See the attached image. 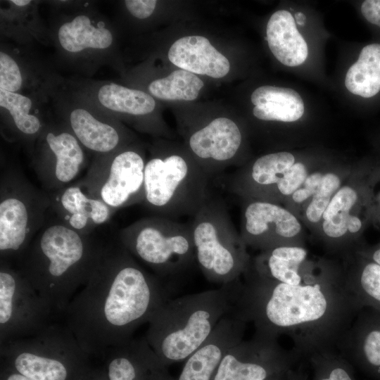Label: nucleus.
<instances>
[{
	"mask_svg": "<svg viewBox=\"0 0 380 380\" xmlns=\"http://www.w3.org/2000/svg\"><path fill=\"white\" fill-rule=\"evenodd\" d=\"M172 296L118 239L108 241L87 283L66 308L64 324L84 352L101 360L133 338Z\"/></svg>",
	"mask_w": 380,
	"mask_h": 380,
	"instance_id": "f257e3e1",
	"label": "nucleus"
},
{
	"mask_svg": "<svg viewBox=\"0 0 380 380\" xmlns=\"http://www.w3.org/2000/svg\"><path fill=\"white\" fill-rule=\"evenodd\" d=\"M106 242L95 232L85 234L71 229L49 213L14 266L58 317L87 283Z\"/></svg>",
	"mask_w": 380,
	"mask_h": 380,
	"instance_id": "f03ea898",
	"label": "nucleus"
},
{
	"mask_svg": "<svg viewBox=\"0 0 380 380\" xmlns=\"http://www.w3.org/2000/svg\"><path fill=\"white\" fill-rule=\"evenodd\" d=\"M236 280L219 289L166 301L149 321L145 337L167 366L185 361L233 311Z\"/></svg>",
	"mask_w": 380,
	"mask_h": 380,
	"instance_id": "7ed1b4c3",
	"label": "nucleus"
},
{
	"mask_svg": "<svg viewBox=\"0 0 380 380\" xmlns=\"http://www.w3.org/2000/svg\"><path fill=\"white\" fill-rule=\"evenodd\" d=\"M118 239L172 295L197 265L190 224L160 215L146 217L121 229Z\"/></svg>",
	"mask_w": 380,
	"mask_h": 380,
	"instance_id": "20e7f679",
	"label": "nucleus"
},
{
	"mask_svg": "<svg viewBox=\"0 0 380 380\" xmlns=\"http://www.w3.org/2000/svg\"><path fill=\"white\" fill-rule=\"evenodd\" d=\"M154 148L146 162L144 199L155 215L193 217L212 194L209 177L189 153Z\"/></svg>",
	"mask_w": 380,
	"mask_h": 380,
	"instance_id": "39448f33",
	"label": "nucleus"
},
{
	"mask_svg": "<svg viewBox=\"0 0 380 380\" xmlns=\"http://www.w3.org/2000/svg\"><path fill=\"white\" fill-rule=\"evenodd\" d=\"M1 365L32 380H80L91 357L65 324L51 323L37 334L0 345Z\"/></svg>",
	"mask_w": 380,
	"mask_h": 380,
	"instance_id": "423d86ee",
	"label": "nucleus"
},
{
	"mask_svg": "<svg viewBox=\"0 0 380 380\" xmlns=\"http://www.w3.org/2000/svg\"><path fill=\"white\" fill-rule=\"evenodd\" d=\"M49 208L47 191L18 167L1 160L0 260L17 261L46 223Z\"/></svg>",
	"mask_w": 380,
	"mask_h": 380,
	"instance_id": "0eeeda50",
	"label": "nucleus"
},
{
	"mask_svg": "<svg viewBox=\"0 0 380 380\" xmlns=\"http://www.w3.org/2000/svg\"><path fill=\"white\" fill-rule=\"evenodd\" d=\"M190 223L197 266L208 281L232 283L243 271L246 255L224 200L213 194Z\"/></svg>",
	"mask_w": 380,
	"mask_h": 380,
	"instance_id": "6e6552de",
	"label": "nucleus"
},
{
	"mask_svg": "<svg viewBox=\"0 0 380 380\" xmlns=\"http://www.w3.org/2000/svg\"><path fill=\"white\" fill-rule=\"evenodd\" d=\"M49 32L59 58L77 70L92 73L113 61L116 38L110 22L87 5L57 16Z\"/></svg>",
	"mask_w": 380,
	"mask_h": 380,
	"instance_id": "1a4fd4ad",
	"label": "nucleus"
},
{
	"mask_svg": "<svg viewBox=\"0 0 380 380\" xmlns=\"http://www.w3.org/2000/svg\"><path fill=\"white\" fill-rule=\"evenodd\" d=\"M146 159L138 147L129 144L114 152L96 156L78 184L92 197L118 209L144 199Z\"/></svg>",
	"mask_w": 380,
	"mask_h": 380,
	"instance_id": "9d476101",
	"label": "nucleus"
},
{
	"mask_svg": "<svg viewBox=\"0 0 380 380\" xmlns=\"http://www.w3.org/2000/svg\"><path fill=\"white\" fill-rule=\"evenodd\" d=\"M50 98L55 117L94 156L108 154L130 144L132 139L119 120L103 112L66 82L54 89Z\"/></svg>",
	"mask_w": 380,
	"mask_h": 380,
	"instance_id": "9b49d317",
	"label": "nucleus"
},
{
	"mask_svg": "<svg viewBox=\"0 0 380 380\" xmlns=\"http://www.w3.org/2000/svg\"><path fill=\"white\" fill-rule=\"evenodd\" d=\"M55 317L18 269L0 260V345L37 334Z\"/></svg>",
	"mask_w": 380,
	"mask_h": 380,
	"instance_id": "f8f14e48",
	"label": "nucleus"
},
{
	"mask_svg": "<svg viewBox=\"0 0 380 380\" xmlns=\"http://www.w3.org/2000/svg\"><path fill=\"white\" fill-rule=\"evenodd\" d=\"M84 148L65 125L54 117L37 140L31 165L47 192L70 184L86 164Z\"/></svg>",
	"mask_w": 380,
	"mask_h": 380,
	"instance_id": "ddd939ff",
	"label": "nucleus"
},
{
	"mask_svg": "<svg viewBox=\"0 0 380 380\" xmlns=\"http://www.w3.org/2000/svg\"><path fill=\"white\" fill-rule=\"evenodd\" d=\"M63 82L25 46L1 43L0 89L50 101L51 93Z\"/></svg>",
	"mask_w": 380,
	"mask_h": 380,
	"instance_id": "4468645a",
	"label": "nucleus"
},
{
	"mask_svg": "<svg viewBox=\"0 0 380 380\" xmlns=\"http://www.w3.org/2000/svg\"><path fill=\"white\" fill-rule=\"evenodd\" d=\"M242 140L241 131L234 120L218 117L189 134V153L211 179L235 161Z\"/></svg>",
	"mask_w": 380,
	"mask_h": 380,
	"instance_id": "2eb2a0df",
	"label": "nucleus"
},
{
	"mask_svg": "<svg viewBox=\"0 0 380 380\" xmlns=\"http://www.w3.org/2000/svg\"><path fill=\"white\" fill-rule=\"evenodd\" d=\"M270 292L262 303L261 317L274 327L312 322L322 317L327 310V300L319 284L290 285L280 282Z\"/></svg>",
	"mask_w": 380,
	"mask_h": 380,
	"instance_id": "dca6fc26",
	"label": "nucleus"
},
{
	"mask_svg": "<svg viewBox=\"0 0 380 380\" xmlns=\"http://www.w3.org/2000/svg\"><path fill=\"white\" fill-rule=\"evenodd\" d=\"M49 101L0 89L1 132L4 138L23 145L30 156L37 140L53 118L44 110Z\"/></svg>",
	"mask_w": 380,
	"mask_h": 380,
	"instance_id": "f3484780",
	"label": "nucleus"
},
{
	"mask_svg": "<svg viewBox=\"0 0 380 380\" xmlns=\"http://www.w3.org/2000/svg\"><path fill=\"white\" fill-rule=\"evenodd\" d=\"M101 360L108 380H175L145 336L112 348Z\"/></svg>",
	"mask_w": 380,
	"mask_h": 380,
	"instance_id": "a211bd4d",
	"label": "nucleus"
},
{
	"mask_svg": "<svg viewBox=\"0 0 380 380\" xmlns=\"http://www.w3.org/2000/svg\"><path fill=\"white\" fill-rule=\"evenodd\" d=\"M65 82L72 90L118 120L125 117L150 115L156 109L155 99L141 89L129 88L110 81L73 80Z\"/></svg>",
	"mask_w": 380,
	"mask_h": 380,
	"instance_id": "6ab92c4d",
	"label": "nucleus"
},
{
	"mask_svg": "<svg viewBox=\"0 0 380 380\" xmlns=\"http://www.w3.org/2000/svg\"><path fill=\"white\" fill-rule=\"evenodd\" d=\"M49 213L71 229L85 234L95 232L117 211L89 195L78 182L48 192Z\"/></svg>",
	"mask_w": 380,
	"mask_h": 380,
	"instance_id": "aec40b11",
	"label": "nucleus"
},
{
	"mask_svg": "<svg viewBox=\"0 0 380 380\" xmlns=\"http://www.w3.org/2000/svg\"><path fill=\"white\" fill-rule=\"evenodd\" d=\"M243 319L231 312L222 318L210 337L184 362L175 380H213L227 352L240 342Z\"/></svg>",
	"mask_w": 380,
	"mask_h": 380,
	"instance_id": "412c9836",
	"label": "nucleus"
},
{
	"mask_svg": "<svg viewBox=\"0 0 380 380\" xmlns=\"http://www.w3.org/2000/svg\"><path fill=\"white\" fill-rule=\"evenodd\" d=\"M243 205L241 238L244 242L265 245L276 238H291L301 226L288 210L267 201L253 200Z\"/></svg>",
	"mask_w": 380,
	"mask_h": 380,
	"instance_id": "4be33fe9",
	"label": "nucleus"
},
{
	"mask_svg": "<svg viewBox=\"0 0 380 380\" xmlns=\"http://www.w3.org/2000/svg\"><path fill=\"white\" fill-rule=\"evenodd\" d=\"M265 348L239 342L224 355L213 380H272L279 376L281 363Z\"/></svg>",
	"mask_w": 380,
	"mask_h": 380,
	"instance_id": "5701e85b",
	"label": "nucleus"
},
{
	"mask_svg": "<svg viewBox=\"0 0 380 380\" xmlns=\"http://www.w3.org/2000/svg\"><path fill=\"white\" fill-rule=\"evenodd\" d=\"M167 57L180 69L213 78L223 77L230 69L229 60L203 36L179 38L171 45Z\"/></svg>",
	"mask_w": 380,
	"mask_h": 380,
	"instance_id": "b1692460",
	"label": "nucleus"
},
{
	"mask_svg": "<svg viewBox=\"0 0 380 380\" xmlns=\"http://www.w3.org/2000/svg\"><path fill=\"white\" fill-rule=\"evenodd\" d=\"M266 34L270 51L282 64L294 67L306 60L307 43L290 12L279 10L274 13L267 22Z\"/></svg>",
	"mask_w": 380,
	"mask_h": 380,
	"instance_id": "393cba45",
	"label": "nucleus"
},
{
	"mask_svg": "<svg viewBox=\"0 0 380 380\" xmlns=\"http://www.w3.org/2000/svg\"><path fill=\"white\" fill-rule=\"evenodd\" d=\"M37 1L31 0L7 1L1 8V34L20 44L29 46L33 39L44 42L49 39V30L42 24L37 12Z\"/></svg>",
	"mask_w": 380,
	"mask_h": 380,
	"instance_id": "a878e982",
	"label": "nucleus"
},
{
	"mask_svg": "<svg viewBox=\"0 0 380 380\" xmlns=\"http://www.w3.org/2000/svg\"><path fill=\"white\" fill-rule=\"evenodd\" d=\"M251 100L253 115L261 120L294 122L304 113L302 98L290 88L261 86L253 91Z\"/></svg>",
	"mask_w": 380,
	"mask_h": 380,
	"instance_id": "bb28decb",
	"label": "nucleus"
},
{
	"mask_svg": "<svg viewBox=\"0 0 380 380\" xmlns=\"http://www.w3.org/2000/svg\"><path fill=\"white\" fill-rule=\"evenodd\" d=\"M345 85L349 91L364 98L380 91V44L362 48L358 60L346 73Z\"/></svg>",
	"mask_w": 380,
	"mask_h": 380,
	"instance_id": "cd10ccee",
	"label": "nucleus"
},
{
	"mask_svg": "<svg viewBox=\"0 0 380 380\" xmlns=\"http://www.w3.org/2000/svg\"><path fill=\"white\" fill-rule=\"evenodd\" d=\"M203 86V82L195 74L179 69L151 81L147 89L149 94L159 100L189 101L198 97Z\"/></svg>",
	"mask_w": 380,
	"mask_h": 380,
	"instance_id": "c85d7f7f",
	"label": "nucleus"
},
{
	"mask_svg": "<svg viewBox=\"0 0 380 380\" xmlns=\"http://www.w3.org/2000/svg\"><path fill=\"white\" fill-rule=\"evenodd\" d=\"M307 251L300 247L278 246L272 248L262 260L270 275L281 283L298 285L301 277L298 270L305 259Z\"/></svg>",
	"mask_w": 380,
	"mask_h": 380,
	"instance_id": "c756f323",
	"label": "nucleus"
},
{
	"mask_svg": "<svg viewBox=\"0 0 380 380\" xmlns=\"http://www.w3.org/2000/svg\"><path fill=\"white\" fill-rule=\"evenodd\" d=\"M357 199L355 190L343 186L333 196L322 215V229L331 238H339L348 232L350 212Z\"/></svg>",
	"mask_w": 380,
	"mask_h": 380,
	"instance_id": "7c9ffc66",
	"label": "nucleus"
},
{
	"mask_svg": "<svg viewBox=\"0 0 380 380\" xmlns=\"http://www.w3.org/2000/svg\"><path fill=\"white\" fill-rule=\"evenodd\" d=\"M340 187L341 179L337 175L332 172L323 175L322 182L306 208V217L310 222L317 223L322 218L324 210Z\"/></svg>",
	"mask_w": 380,
	"mask_h": 380,
	"instance_id": "2f4dec72",
	"label": "nucleus"
},
{
	"mask_svg": "<svg viewBox=\"0 0 380 380\" xmlns=\"http://www.w3.org/2000/svg\"><path fill=\"white\" fill-rule=\"evenodd\" d=\"M308 176L305 165L300 162L295 163L279 180L275 191L283 196L292 195L302 186Z\"/></svg>",
	"mask_w": 380,
	"mask_h": 380,
	"instance_id": "473e14b6",
	"label": "nucleus"
},
{
	"mask_svg": "<svg viewBox=\"0 0 380 380\" xmlns=\"http://www.w3.org/2000/svg\"><path fill=\"white\" fill-rule=\"evenodd\" d=\"M360 283L364 291L372 298L380 302V265L367 264L361 274Z\"/></svg>",
	"mask_w": 380,
	"mask_h": 380,
	"instance_id": "72a5a7b5",
	"label": "nucleus"
},
{
	"mask_svg": "<svg viewBox=\"0 0 380 380\" xmlns=\"http://www.w3.org/2000/svg\"><path fill=\"white\" fill-rule=\"evenodd\" d=\"M127 11L135 18L144 20L149 18L154 12L157 1L156 0H126L124 1Z\"/></svg>",
	"mask_w": 380,
	"mask_h": 380,
	"instance_id": "f704fd0d",
	"label": "nucleus"
},
{
	"mask_svg": "<svg viewBox=\"0 0 380 380\" xmlns=\"http://www.w3.org/2000/svg\"><path fill=\"white\" fill-rule=\"evenodd\" d=\"M323 174L321 172H314L308 175L302 186L292 194L293 200L296 203H302L312 197L318 189Z\"/></svg>",
	"mask_w": 380,
	"mask_h": 380,
	"instance_id": "c9c22d12",
	"label": "nucleus"
},
{
	"mask_svg": "<svg viewBox=\"0 0 380 380\" xmlns=\"http://www.w3.org/2000/svg\"><path fill=\"white\" fill-rule=\"evenodd\" d=\"M361 12L367 21L380 27V0L365 1Z\"/></svg>",
	"mask_w": 380,
	"mask_h": 380,
	"instance_id": "e433bc0d",
	"label": "nucleus"
},
{
	"mask_svg": "<svg viewBox=\"0 0 380 380\" xmlns=\"http://www.w3.org/2000/svg\"><path fill=\"white\" fill-rule=\"evenodd\" d=\"M316 380H354L348 370L338 365L324 369Z\"/></svg>",
	"mask_w": 380,
	"mask_h": 380,
	"instance_id": "4c0bfd02",
	"label": "nucleus"
},
{
	"mask_svg": "<svg viewBox=\"0 0 380 380\" xmlns=\"http://www.w3.org/2000/svg\"><path fill=\"white\" fill-rule=\"evenodd\" d=\"M0 380H32L23 374L1 365Z\"/></svg>",
	"mask_w": 380,
	"mask_h": 380,
	"instance_id": "58836bf2",
	"label": "nucleus"
},
{
	"mask_svg": "<svg viewBox=\"0 0 380 380\" xmlns=\"http://www.w3.org/2000/svg\"><path fill=\"white\" fill-rule=\"evenodd\" d=\"M80 380H108L101 367L93 368Z\"/></svg>",
	"mask_w": 380,
	"mask_h": 380,
	"instance_id": "ea45409f",
	"label": "nucleus"
},
{
	"mask_svg": "<svg viewBox=\"0 0 380 380\" xmlns=\"http://www.w3.org/2000/svg\"><path fill=\"white\" fill-rule=\"evenodd\" d=\"M361 227H362L361 220L357 216H354L351 215L348 221V231L353 234L357 233V232L360 231Z\"/></svg>",
	"mask_w": 380,
	"mask_h": 380,
	"instance_id": "a19ab883",
	"label": "nucleus"
},
{
	"mask_svg": "<svg viewBox=\"0 0 380 380\" xmlns=\"http://www.w3.org/2000/svg\"><path fill=\"white\" fill-rule=\"evenodd\" d=\"M295 19H296V23L299 25H303L306 22L305 15L300 12L296 13L295 14Z\"/></svg>",
	"mask_w": 380,
	"mask_h": 380,
	"instance_id": "79ce46f5",
	"label": "nucleus"
},
{
	"mask_svg": "<svg viewBox=\"0 0 380 380\" xmlns=\"http://www.w3.org/2000/svg\"><path fill=\"white\" fill-rule=\"evenodd\" d=\"M373 260H374L375 263L380 265V248L374 253Z\"/></svg>",
	"mask_w": 380,
	"mask_h": 380,
	"instance_id": "37998d69",
	"label": "nucleus"
},
{
	"mask_svg": "<svg viewBox=\"0 0 380 380\" xmlns=\"http://www.w3.org/2000/svg\"><path fill=\"white\" fill-rule=\"evenodd\" d=\"M279 377H280V376H278V377H277V378H274V379H272V380H279Z\"/></svg>",
	"mask_w": 380,
	"mask_h": 380,
	"instance_id": "c03bdc74",
	"label": "nucleus"
}]
</instances>
